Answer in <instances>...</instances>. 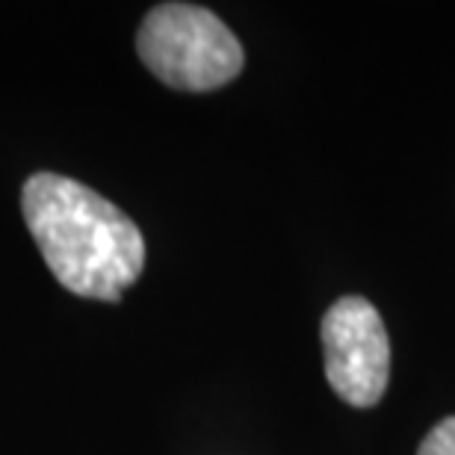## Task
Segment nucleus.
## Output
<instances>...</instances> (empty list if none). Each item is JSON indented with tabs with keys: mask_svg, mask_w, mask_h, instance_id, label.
<instances>
[{
	"mask_svg": "<svg viewBox=\"0 0 455 455\" xmlns=\"http://www.w3.org/2000/svg\"><path fill=\"white\" fill-rule=\"evenodd\" d=\"M417 455H455V417H447L435 426L423 438Z\"/></svg>",
	"mask_w": 455,
	"mask_h": 455,
	"instance_id": "obj_4",
	"label": "nucleus"
},
{
	"mask_svg": "<svg viewBox=\"0 0 455 455\" xmlns=\"http://www.w3.org/2000/svg\"><path fill=\"white\" fill-rule=\"evenodd\" d=\"M145 68L180 92H211L240 75L245 53L220 15L196 4L154 6L136 33Z\"/></svg>",
	"mask_w": 455,
	"mask_h": 455,
	"instance_id": "obj_2",
	"label": "nucleus"
},
{
	"mask_svg": "<svg viewBox=\"0 0 455 455\" xmlns=\"http://www.w3.org/2000/svg\"><path fill=\"white\" fill-rule=\"evenodd\" d=\"M21 213L48 269L75 296L118 302L142 275V231L80 180L36 172L21 189Z\"/></svg>",
	"mask_w": 455,
	"mask_h": 455,
	"instance_id": "obj_1",
	"label": "nucleus"
},
{
	"mask_svg": "<svg viewBox=\"0 0 455 455\" xmlns=\"http://www.w3.org/2000/svg\"><path fill=\"white\" fill-rule=\"evenodd\" d=\"M323 355L331 390L355 408H372L390 379V340L376 305L363 296L338 299L323 316Z\"/></svg>",
	"mask_w": 455,
	"mask_h": 455,
	"instance_id": "obj_3",
	"label": "nucleus"
}]
</instances>
